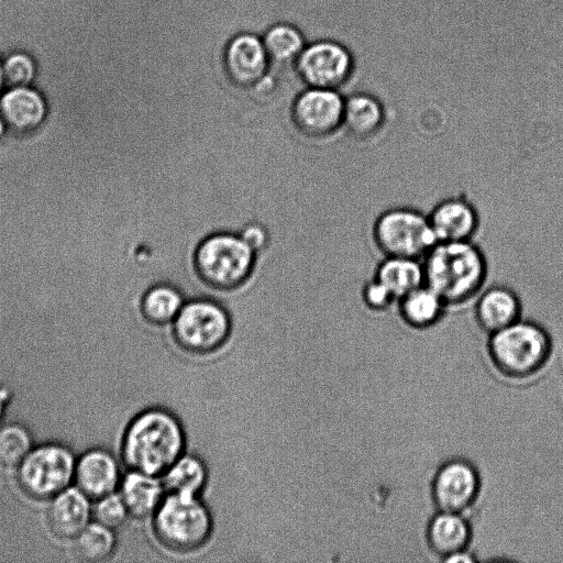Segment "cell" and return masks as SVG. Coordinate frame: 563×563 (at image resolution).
<instances>
[{
	"instance_id": "obj_16",
	"label": "cell",
	"mask_w": 563,
	"mask_h": 563,
	"mask_svg": "<svg viewBox=\"0 0 563 563\" xmlns=\"http://www.w3.org/2000/svg\"><path fill=\"white\" fill-rule=\"evenodd\" d=\"M472 537L473 529L464 512L437 509L426 528L427 545L441 561L467 550Z\"/></svg>"
},
{
	"instance_id": "obj_15",
	"label": "cell",
	"mask_w": 563,
	"mask_h": 563,
	"mask_svg": "<svg viewBox=\"0 0 563 563\" xmlns=\"http://www.w3.org/2000/svg\"><path fill=\"white\" fill-rule=\"evenodd\" d=\"M474 300L475 321L487 335L522 318L521 299L517 291L507 285L485 286Z\"/></svg>"
},
{
	"instance_id": "obj_13",
	"label": "cell",
	"mask_w": 563,
	"mask_h": 563,
	"mask_svg": "<svg viewBox=\"0 0 563 563\" xmlns=\"http://www.w3.org/2000/svg\"><path fill=\"white\" fill-rule=\"evenodd\" d=\"M427 214L437 242L473 241L481 227L476 206L463 195L439 200Z\"/></svg>"
},
{
	"instance_id": "obj_12",
	"label": "cell",
	"mask_w": 563,
	"mask_h": 563,
	"mask_svg": "<svg viewBox=\"0 0 563 563\" xmlns=\"http://www.w3.org/2000/svg\"><path fill=\"white\" fill-rule=\"evenodd\" d=\"M223 67L229 80L240 88H253L267 77L269 58L263 40L253 33H239L227 44Z\"/></svg>"
},
{
	"instance_id": "obj_7",
	"label": "cell",
	"mask_w": 563,
	"mask_h": 563,
	"mask_svg": "<svg viewBox=\"0 0 563 563\" xmlns=\"http://www.w3.org/2000/svg\"><path fill=\"white\" fill-rule=\"evenodd\" d=\"M231 333V318L218 302L196 298L184 303L173 321V335L179 347L192 354L219 350Z\"/></svg>"
},
{
	"instance_id": "obj_34",
	"label": "cell",
	"mask_w": 563,
	"mask_h": 563,
	"mask_svg": "<svg viewBox=\"0 0 563 563\" xmlns=\"http://www.w3.org/2000/svg\"><path fill=\"white\" fill-rule=\"evenodd\" d=\"M4 85V81H3V75H2V62H0V91H1V88L3 87Z\"/></svg>"
},
{
	"instance_id": "obj_25",
	"label": "cell",
	"mask_w": 563,
	"mask_h": 563,
	"mask_svg": "<svg viewBox=\"0 0 563 563\" xmlns=\"http://www.w3.org/2000/svg\"><path fill=\"white\" fill-rule=\"evenodd\" d=\"M76 555L85 562L97 563L109 559L117 548L114 530L90 521L74 539Z\"/></svg>"
},
{
	"instance_id": "obj_24",
	"label": "cell",
	"mask_w": 563,
	"mask_h": 563,
	"mask_svg": "<svg viewBox=\"0 0 563 563\" xmlns=\"http://www.w3.org/2000/svg\"><path fill=\"white\" fill-rule=\"evenodd\" d=\"M184 303V297L175 286L157 284L145 291L141 311L150 323L164 325L173 323Z\"/></svg>"
},
{
	"instance_id": "obj_8",
	"label": "cell",
	"mask_w": 563,
	"mask_h": 563,
	"mask_svg": "<svg viewBox=\"0 0 563 563\" xmlns=\"http://www.w3.org/2000/svg\"><path fill=\"white\" fill-rule=\"evenodd\" d=\"M76 459L60 443L33 448L18 466L22 490L35 499H51L74 483Z\"/></svg>"
},
{
	"instance_id": "obj_27",
	"label": "cell",
	"mask_w": 563,
	"mask_h": 563,
	"mask_svg": "<svg viewBox=\"0 0 563 563\" xmlns=\"http://www.w3.org/2000/svg\"><path fill=\"white\" fill-rule=\"evenodd\" d=\"M33 448L26 427L15 422L0 424V465L18 467Z\"/></svg>"
},
{
	"instance_id": "obj_30",
	"label": "cell",
	"mask_w": 563,
	"mask_h": 563,
	"mask_svg": "<svg viewBox=\"0 0 563 563\" xmlns=\"http://www.w3.org/2000/svg\"><path fill=\"white\" fill-rule=\"evenodd\" d=\"M361 297L365 307L375 312L386 311L397 302L395 296L373 276L364 283Z\"/></svg>"
},
{
	"instance_id": "obj_29",
	"label": "cell",
	"mask_w": 563,
	"mask_h": 563,
	"mask_svg": "<svg viewBox=\"0 0 563 563\" xmlns=\"http://www.w3.org/2000/svg\"><path fill=\"white\" fill-rule=\"evenodd\" d=\"M129 516L119 492L97 499L92 509L93 520L113 530L122 526Z\"/></svg>"
},
{
	"instance_id": "obj_14",
	"label": "cell",
	"mask_w": 563,
	"mask_h": 563,
	"mask_svg": "<svg viewBox=\"0 0 563 563\" xmlns=\"http://www.w3.org/2000/svg\"><path fill=\"white\" fill-rule=\"evenodd\" d=\"M121 479L120 465L108 450L90 449L76 459L74 484L91 500L118 492Z\"/></svg>"
},
{
	"instance_id": "obj_3",
	"label": "cell",
	"mask_w": 563,
	"mask_h": 563,
	"mask_svg": "<svg viewBox=\"0 0 563 563\" xmlns=\"http://www.w3.org/2000/svg\"><path fill=\"white\" fill-rule=\"evenodd\" d=\"M553 350L551 334L534 320L520 318L488 335V357L498 373L511 379H523L539 373Z\"/></svg>"
},
{
	"instance_id": "obj_11",
	"label": "cell",
	"mask_w": 563,
	"mask_h": 563,
	"mask_svg": "<svg viewBox=\"0 0 563 563\" xmlns=\"http://www.w3.org/2000/svg\"><path fill=\"white\" fill-rule=\"evenodd\" d=\"M344 102L336 89L309 87L292 103V122L309 137L329 136L343 126Z\"/></svg>"
},
{
	"instance_id": "obj_17",
	"label": "cell",
	"mask_w": 563,
	"mask_h": 563,
	"mask_svg": "<svg viewBox=\"0 0 563 563\" xmlns=\"http://www.w3.org/2000/svg\"><path fill=\"white\" fill-rule=\"evenodd\" d=\"M90 500L75 485L52 497L47 509L52 532L62 539H75L91 521Z\"/></svg>"
},
{
	"instance_id": "obj_18",
	"label": "cell",
	"mask_w": 563,
	"mask_h": 563,
	"mask_svg": "<svg viewBox=\"0 0 563 563\" xmlns=\"http://www.w3.org/2000/svg\"><path fill=\"white\" fill-rule=\"evenodd\" d=\"M5 126L18 133L36 130L45 119L46 104L40 92L26 87L10 88L0 100Z\"/></svg>"
},
{
	"instance_id": "obj_6",
	"label": "cell",
	"mask_w": 563,
	"mask_h": 563,
	"mask_svg": "<svg viewBox=\"0 0 563 563\" xmlns=\"http://www.w3.org/2000/svg\"><path fill=\"white\" fill-rule=\"evenodd\" d=\"M372 240L383 256L418 260L437 243L428 214L408 206L382 211L373 222Z\"/></svg>"
},
{
	"instance_id": "obj_31",
	"label": "cell",
	"mask_w": 563,
	"mask_h": 563,
	"mask_svg": "<svg viewBox=\"0 0 563 563\" xmlns=\"http://www.w3.org/2000/svg\"><path fill=\"white\" fill-rule=\"evenodd\" d=\"M239 234L256 254L264 250L268 242L266 228L258 223L246 224Z\"/></svg>"
},
{
	"instance_id": "obj_28",
	"label": "cell",
	"mask_w": 563,
	"mask_h": 563,
	"mask_svg": "<svg viewBox=\"0 0 563 563\" xmlns=\"http://www.w3.org/2000/svg\"><path fill=\"white\" fill-rule=\"evenodd\" d=\"M36 74L33 58L25 53H13L2 62L4 85L10 88L29 86Z\"/></svg>"
},
{
	"instance_id": "obj_23",
	"label": "cell",
	"mask_w": 563,
	"mask_h": 563,
	"mask_svg": "<svg viewBox=\"0 0 563 563\" xmlns=\"http://www.w3.org/2000/svg\"><path fill=\"white\" fill-rule=\"evenodd\" d=\"M161 478L166 493L199 496L207 484L208 471L199 456L183 453Z\"/></svg>"
},
{
	"instance_id": "obj_21",
	"label": "cell",
	"mask_w": 563,
	"mask_h": 563,
	"mask_svg": "<svg viewBox=\"0 0 563 563\" xmlns=\"http://www.w3.org/2000/svg\"><path fill=\"white\" fill-rule=\"evenodd\" d=\"M396 305L402 322L416 330L437 325L449 308L443 298L426 284L400 297Z\"/></svg>"
},
{
	"instance_id": "obj_35",
	"label": "cell",
	"mask_w": 563,
	"mask_h": 563,
	"mask_svg": "<svg viewBox=\"0 0 563 563\" xmlns=\"http://www.w3.org/2000/svg\"><path fill=\"white\" fill-rule=\"evenodd\" d=\"M3 128H4V123H3V120H2L1 114H0V137H1V135L3 133Z\"/></svg>"
},
{
	"instance_id": "obj_9",
	"label": "cell",
	"mask_w": 563,
	"mask_h": 563,
	"mask_svg": "<svg viewBox=\"0 0 563 563\" xmlns=\"http://www.w3.org/2000/svg\"><path fill=\"white\" fill-rule=\"evenodd\" d=\"M481 487L477 467L464 457H451L437 468L430 490L438 510L465 512L478 499Z\"/></svg>"
},
{
	"instance_id": "obj_32",
	"label": "cell",
	"mask_w": 563,
	"mask_h": 563,
	"mask_svg": "<svg viewBox=\"0 0 563 563\" xmlns=\"http://www.w3.org/2000/svg\"><path fill=\"white\" fill-rule=\"evenodd\" d=\"M476 561V558L472 552L467 550L461 551L459 553L453 554L452 556L444 560V562L448 563H465V562H474Z\"/></svg>"
},
{
	"instance_id": "obj_5",
	"label": "cell",
	"mask_w": 563,
	"mask_h": 563,
	"mask_svg": "<svg viewBox=\"0 0 563 563\" xmlns=\"http://www.w3.org/2000/svg\"><path fill=\"white\" fill-rule=\"evenodd\" d=\"M255 256L240 234L216 232L197 245L194 264L197 275L209 287L231 290L249 278Z\"/></svg>"
},
{
	"instance_id": "obj_22",
	"label": "cell",
	"mask_w": 563,
	"mask_h": 563,
	"mask_svg": "<svg viewBox=\"0 0 563 563\" xmlns=\"http://www.w3.org/2000/svg\"><path fill=\"white\" fill-rule=\"evenodd\" d=\"M373 277L379 280L398 300L424 284L422 261L404 256H383Z\"/></svg>"
},
{
	"instance_id": "obj_20",
	"label": "cell",
	"mask_w": 563,
	"mask_h": 563,
	"mask_svg": "<svg viewBox=\"0 0 563 563\" xmlns=\"http://www.w3.org/2000/svg\"><path fill=\"white\" fill-rule=\"evenodd\" d=\"M118 492L129 515L139 519L152 517L166 495L159 476L131 470L122 477Z\"/></svg>"
},
{
	"instance_id": "obj_1",
	"label": "cell",
	"mask_w": 563,
	"mask_h": 563,
	"mask_svg": "<svg viewBox=\"0 0 563 563\" xmlns=\"http://www.w3.org/2000/svg\"><path fill=\"white\" fill-rule=\"evenodd\" d=\"M185 444L178 418L165 408L151 407L128 424L121 455L129 470L161 477L184 453Z\"/></svg>"
},
{
	"instance_id": "obj_19",
	"label": "cell",
	"mask_w": 563,
	"mask_h": 563,
	"mask_svg": "<svg viewBox=\"0 0 563 563\" xmlns=\"http://www.w3.org/2000/svg\"><path fill=\"white\" fill-rule=\"evenodd\" d=\"M385 123V108L375 96L357 92L345 99L343 128L354 140L375 139L383 131Z\"/></svg>"
},
{
	"instance_id": "obj_10",
	"label": "cell",
	"mask_w": 563,
	"mask_h": 563,
	"mask_svg": "<svg viewBox=\"0 0 563 563\" xmlns=\"http://www.w3.org/2000/svg\"><path fill=\"white\" fill-rule=\"evenodd\" d=\"M299 77L309 87L336 89L353 71L350 51L334 41H317L303 47L296 59Z\"/></svg>"
},
{
	"instance_id": "obj_26",
	"label": "cell",
	"mask_w": 563,
	"mask_h": 563,
	"mask_svg": "<svg viewBox=\"0 0 563 563\" xmlns=\"http://www.w3.org/2000/svg\"><path fill=\"white\" fill-rule=\"evenodd\" d=\"M262 40L269 60L276 64L296 62L305 47L300 31L288 23L274 24Z\"/></svg>"
},
{
	"instance_id": "obj_33",
	"label": "cell",
	"mask_w": 563,
	"mask_h": 563,
	"mask_svg": "<svg viewBox=\"0 0 563 563\" xmlns=\"http://www.w3.org/2000/svg\"><path fill=\"white\" fill-rule=\"evenodd\" d=\"M10 400V391L3 387H0V424L4 416L8 402Z\"/></svg>"
},
{
	"instance_id": "obj_4",
	"label": "cell",
	"mask_w": 563,
	"mask_h": 563,
	"mask_svg": "<svg viewBox=\"0 0 563 563\" xmlns=\"http://www.w3.org/2000/svg\"><path fill=\"white\" fill-rule=\"evenodd\" d=\"M152 517L157 540L176 552L199 549L213 529L211 514L199 496L166 493Z\"/></svg>"
},
{
	"instance_id": "obj_2",
	"label": "cell",
	"mask_w": 563,
	"mask_h": 563,
	"mask_svg": "<svg viewBox=\"0 0 563 563\" xmlns=\"http://www.w3.org/2000/svg\"><path fill=\"white\" fill-rule=\"evenodd\" d=\"M421 261L424 284L449 307L474 300L488 277L487 257L474 241L437 242Z\"/></svg>"
}]
</instances>
